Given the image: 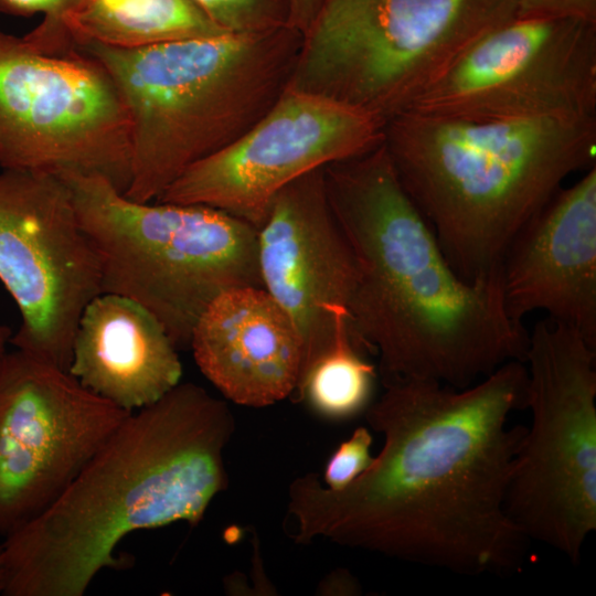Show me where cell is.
<instances>
[{
    "label": "cell",
    "mask_w": 596,
    "mask_h": 596,
    "mask_svg": "<svg viewBox=\"0 0 596 596\" xmlns=\"http://www.w3.org/2000/svg\"><path fill=\"white\" fill-rule=\"evenodd\" d=\"M384 384L365 409L383 436L371 466L341 490L307 473L289 486L287 530L297 543H332L459 575L520 572L526 539L507 496L526 426L528 372L509 361L455 389L429 379Z\"/></svg>",
    "instance_id": "6da1fadb"
},
{
    "label": "cell",
    "mask_w": 596,
    "mask_h": 596,
    "mask_svg": "<svg viewBox=\"0 0 596 596\" xmlns=\"http://www.w3.org/2000/svg\"><path fill=\"white\" fill-rule=\"evenodd\" d=\"M324 179L356 267L351 329L383 383L464 389L525 361L529 332L505 310L501 275L469 281L453 268L384 142L326 167Z\"/></svg>",
    "instance_id": "7a4b0ae2"
},
{
    "label": "cell",
    "mask_w": 596,
    "mask_h": 596,
    "mask_svg": "<svg viewBox=\"0 0 596 596\" xmlns=\"http://www.w3.org/2000/svg\"><path fill=\"white\" fill-rule=\"evenodd\" d=\"M235 421L225 401L179 383L131 412L64 492L1 541L3 596H83L130 533L199 523L227 487Z\"/></svg>",
    "instance_id": "3957f363"
},
{
    "label": "cell",
    "mask_w": 596,
    "mask_h": 596,
    "mask_svg": "<svg viewBox=\"0 0 596 596\" xmlns=\"http://www.w3.org/2000/svg\"><path fill=\"white\" fill-rule=\"evenodd\" d=\"M406 192L466 280L500 275L524 225L595 166L596 116L471 121L403 111L384 140Z\"/></svg>",
    "instance_id": "277c9868"
},
{
    "label": "cell",
    "mask_w": 596,
    "mask_h": 596,
    "mask_svg": "<svg viewBox=\"0 0 596 596\" xmlns=\"http://www.w3.org/2000/svg\"><path fill=\"white\" fill-rule=\"evenodd\" d=\"M301 43L286 24L141 49L74 43L111 77L129 119L124 193L152 202L191 166L251 128L285 89Z\"/></svg>",
    "instance_id": "5b68a950"
},
{
    "label": "cell",
    "mask_w": 596,
    "mask_h": 596,
    "mask_svg": "<svg viewBox=\"0 0 596 596\" xmlns=\"http://www.w3.org/2000/svg\"><path fill=\"white\" fill-rule=\"evenodd\" d=\"M60 175L98 254L102 292L148 309L178 350L190 348L217 296L262 287L257 228L248 222L202 204L134 201L98 174Z\"/></svg>",
    "instance_id": "8992f818"
},
{
    "label": "cell",
    "mask_w": 596,
    "mask_h": 596,
    "mask_svg": "<svg viewBox=\"0 0 596 596\" xmlns=\"http://www.w3.org/2000/svg\"><path fill=\"white\" fill-rule=\"evenodd\" d=\"M517 0H321L286 87L365 110L405 111Z\"/></svg>",
    "instance_id": "52a82bcc"
},
{
    "label": "cell",
    "mask_w": 596,
    "mask_h": 596,
    "mask_svg": "<svg viewBox=\"0 0 596 596\" xmlns=\"http://www.w3.org/2000/svg\"><path fill=\"white\" fill-rule=\"evenodd\" d=\"M596 348L550 318L529 332L526 427L507 511L526 540L577 563L596 530Z\"/></svg>",
    "instance_id": "ba28073f"
},
{
    "label": "cell",
    "mask_w": 596,
    "mask_h": 596,
    "mask_svg": "<svg viewBox=\"0 0 596 596\" xmlns=\"http://www.w3.org/2000/svg\"><path fill=\"white\" fill-rule=\"evenodd\" d=\"M0 168L98 174L126 192L129 119L95 57L0 30Z\"/></svg>",
    "instance_id": "9c48e42d"
},
{
    "label": "cell",
    "mask_w": 596,
    "mask_h": 596,
    "mask_svg": "<svg viewBox=\"0 0 596 596\" xmlns=\"http://www.w3.org/2000/svg\"><path fill=\"white\" fill-rule=\"evenodd\" d=\"M0 281L21 319L10 343L67 371L79 317L102 294V267L60 174L1 169Z\"/></svg>",
    "instance_id": "30bf717a"
},
{
    "label": "cell",
    "mask_w": 596,
    "mask_h": 596,
    "mask_svg": "<svg viewBox=\"0 0 596 596\" xmlns=\"http://www.w3.org/2000/svg\"><path fill=\"white\" fill-rule=\"evenodd\" d=\"M405 111L471 121L596 116V21L530 17L498 25Z\"/></svg>",
    "instance_id": "8fae6325"
},
{
    "label": "cell",
    "mask_w": 596,
    "mask_h": 596,
    "mask_svg": "<svg viewBox=\"0 0 596 596\" xmlns=\"http://www.w3.org/2000/svg\"><path fill=\"white\" fill-rule=\"evenodd\" d=\"M384 127L365 110L285 87L251 128L191 166L156 201L211 206L258 228L285 187L374 149Z\"/></svg>",
    "instance_id": "7c38bea8"
},
{
    "label": "cell",
    "mask_w": 596,
    "mask_h": 596,
    "mask_svg": "<svg viewBox=\"0 0 596 596\" xmlns=\"http://www.w3.org/2000/svg\"><path fill=\"white\" fill-rule=\"evenodd\" d=\"M130 414L15 349L0 361V536L44 512Z\"/></svg>",
    "instance_id": "4fadbf2b"
},
{
    "label": "cell",
    "mask_w": 596,
    "mask_h": 596,
    "mask_svg": "<svg viewBox=\"0 0 596 596\" xmlns=\"http://www.w3.org/2000/svg\"><path fill=\"white\" fill-rule=\"evenodd\" d=\"M262 288L284 309L302 343V368L350 319L356 267L331 209L324 168L285 187L257 228ZM300 373V375H301Z\"/></svg>",
    "instance_id": "5bb4252c"
},
{
    "label": "cell",
    "mask_w": 596,
    "mask_h": 596,
    "mask_svg": "<svg viewBox=\"0 0 596 596\" xmlns=\"http://www.w3.org/2000/svg\"><path fill=\"white\" fill-rule=\"evenodd\" d=\"M500 275L512 319L544 311L596 348V164L524 225Z\"/></svg>",
    "instance_id": "9a60e30c"
},
{
    "label": "cell",
    "mask_w": 596,
    "mask_h": 596,
    "mask_svg": "<svg viewBox=\"0 0 596 596\" xmlns=\"http://www.w3.org/2000/svg\"><path fill=\"white\" fill-rule=\"evenodd\" d=\"M190 349L202 374L244 406L265 407L290 396L302 368L298 331L262 287L217 296L195 322Z\"/></svg>",
    "instance_id": "2e32d148"
},
{
    "label": "cell",
    "mask_w": 596,
    "mask_h": 596,
    "mask_svg": "<svg viewBox=\"0 0 596 596\" xmlns=\"http://www.w3.org/2000/svg\"><path fill=\"white\" fill-rule=\"evenodd\" d=\"M67 371L88 391L131 413L178 385L182 364L148 309L125 296L102 292L79 317Z\"/></svg>",
    "instance_id": "e0dca14e"
},
{
    "label": "cell",
    "mask_w": 596,
    "mask_h": 596,
    "mask_svg": "<svg viewBox=\"0 0 596 596\" xmlns=\"http://www.w3.org/2000/svg\"><path fill=\"white\" fill-rule=\"evenodd\" d=\"M62 21L72 42L117 49L226 33L191 0H81Z\"/></svg>",
    "instance_id": "ac0fdd59"
},
{
    "label": "cell",
    "mask_w": 596,
    "mask_h": 596,
    "mask_svg": "<svg viewBox=\"0 0 596 596\" xmlns=\"http://www.w3.org/2000/svg\"><path fill=\"white\" fill-rule=\"evenodd\" d=\"M364 353L350 319L341 321L330 344L302 371L294 394L328 419H348L365 412L377 374Z\"/></svg>",
    "instance_id": "d6986e66"
},
{
    "label": "cell",
    "mask_w": 596,
    "mask_h": 596,
    "mask_svg": "<svg viewBox=\"0 0 596 596\" xmlns=\"http://www.w3.org/2000/svg\"><path fill=\"white\" fill-rule=\"evenodd\" d=\"M225 32H254L286 24L279 0H191Z\"/></svg>",
    "instance_id": "ffe728a7"
},
{
    "label": "cell",
    "mask_w": 596,
    "mask_h": 596,
    "mask_svg": "<svg viewBox=\"0 0 596 596\" xmlns=\"http://www.w3.org/2000/svg\"><path fill=\"white\" fill-rule=\"evenodd\" d=\"M370 430L360 426L351 437L342 441L329 458L323 482L332 490H341L359 478L372 464Z\"/></svg>",
    "instance_id": "44dd1931"
},
{
    "label": "cell",
    "mask_w": 596,
    "mask_h": 596,
    "mask_svg": "<svg viewBox=\"0 0 596 596\" xmlns=\"http://www.w3.org/2000/svg\"><path fill=\"white\" fill-rule=\"evenodd\" d=\"M562 17L596 21V0H517V18Z\"/></svg>",
    "instance_id": "7402d4cb"
},
{
    "label": "cell",
    "mask_w": 596,
    "mask_h": 596,
    "mask_svg": "<svg viewBox=\"0 0 596 596\" xmlns=\"http://www.w3.org/2000/svg\"><path fill=\"white\" fill-rule=\"evenodd\" d=\"M81 0H0V14L62 19L74 10Z\"/></svg>",
    "instance_id": "603a6c76"
},
{
    "label": "cell",
    "mask_w": 596,
    "mask_h": 596,
    "mask_svg": "<svg viewBox=\"0 0 596 596\" xmlns=\"http://www.w3.org/2000/svg\"><path fill=\"white\" fill-rule=\"evenodd\" d=\"M321 0H285L286 25L302 34L309 26Z\"/></svg>",
    "instance_id": "cb8c5ba5"
},
{
    "label": "cell",
    "mask_w": 596,
    "mask_h": 596,
    "mask_svg": "<svg viewBox=\"0 0 596 596\" xmlns=\"http://www.w3.org/2000/svg\"><path fill=\"white\" fill-rule=\"evenodd\" d=\"M12 333L10 329L0 323V361L3 358V355L8 352L7 345L11 341Z\"/></svg>",
    "instance_id": "d4e9b609"
},
{
    "label": "cell",
    "mask_w": 596,
    "mask_h": 596,
    "mask_svg": "<svg viewBox=\"0 0 596 596\" xmlns=\"http://www.w3.org/2000/svg\"><path fill=\"white\" fill-rule=\"evenodd\" d=\"M0 556H1V541H0ZM2 590H3V574H2L1 564H0V595H2Z\"/></svg>",
    "instance_id": "484cf974"
}]
</instances>
